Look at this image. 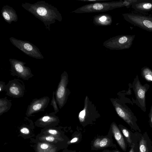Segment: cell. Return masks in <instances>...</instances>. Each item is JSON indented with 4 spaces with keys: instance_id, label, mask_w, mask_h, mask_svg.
Segmentation results:
<instances>
[{
    "instance_id": "cell-1",
    "label": "cell",
    "mask_w": 152,
    "mask_h": 152,
    "mask_svg": "<svg viewBox=\"0 0 152 152\" xmlns=\"http://www.w3.org/2000/svg\"><path fill=\"white\" fill-rule=\"evenodd\" d=\"M22 7L39 19L44 24L45 28L50 31V26L56 20L61 22L62 18L57 8L45 1H41L34 4L22 3Z\"/></svg>"
},
{
    "instance_id": "cell-2",
    "label": "cell",
    "mask_w": 152,
    "mask_h": 152,
    "mask_svg": "<svg viewBox=\"0 0 152 152\" xmlns=\"http://www.w3.org/2000/svg\"><path fill=\"white\" fill-rule=\"evenodd\" d=\"M126 6L124 1L96 2L83 5L72 12L77 13L102 12Z\"/></svg>"
},
{
    "instance_id": "cell-3",
    "label": "cell",
    "mask_w": 152,
    "mask_h": 152,
    "mask_svg": "<svg viewBox=\"0 0 152 152\" xmlns=\"http://www.w3.org/2000/svg\"><path fill=\"white\" fill-rule=\"evenodd\" d=\"M112 102L118 115L136 132L141 133V131L137 125V119L131 111L117 99H113Z\"/></svg>"
},
{
    "instance_id": "cell-4",
    "label": "cell",
    "mask_w": 152,
    "mask_h": 152,
    "mask_svg": "<svg viewBox=\"0 0 152 152\" xmlns=\"http://www.w3.org/2000/svg\"><path fill=\"white\" fill-rule=\"evenodd\" d=\"M135 36L121 35L111 38L103 44L106 48L111 50H121L129 48Z\"/></svg>"
},
{
    "instance_id": "cell-5",
    "label": "cell",
    "mask_w": 152,
    "mask_h": 152,
    "mask_svg": "<svg viewBox=\"0 0 152 152\" xmlns=\"http://www.w3.org/2000/svg\"><path fill=\"white\" fill-rule=\"evenodd\" d=\"M122 15L126 20L134 26L152 32V16L134 13H124Z\"/></svg>"
},
{
    "instance_id": "cell-6",
    "label": "cell",
    "mask_w": 152,
    "mask_h": 152,
    "mask_svg": "<svg viewBox=\"0 0 152 152\" xmlns=\"http://www.w3.org/2000/svg\"><path fill=\"white\" fill-rule=\"evenodd\" d=\"M11 43L23 53L30 57L38 59H43L44 57L36 46L30 42L18 39L13 37L9 38Z\"/></svg>"
},
{
    "instance_id": "cell-7",
    "label": "cell",
    "mask_w": 152,
    "mask_h": 152,
    "mask_svg": "<svg viewBox=\"0 0 152 152\" xmlns=\"http://www.w3.org/2000/svg\"><path fill=\"white\" fill-rule=\"evenodd\" d=\"M69 82L67 73L64 71L61 74L60 81L55 91V98L60 109L62 108L66 103L69 94L67 88Z\"/></svg>"
},
{
    "instance_id": "cell-8",
    "label": "cell",
    "mask_w": 152,
    "mask_h": 152,
    "mask_svg": "<svg viewBox=\"0 0 152 152\" xmlns=\"http://www.w3.org/2000/svg\"><path fill=\"white\" fill-rule=\"evenodd\" d=\"M9 61L11 65L10 74L12 76L28 80L34 76L31 69L25 66L26 63L14 58H10Z\"/></svg>"
},
{
    "instance_id": "cell-9",
    "label": "cell",
    "mask_w": 152,
    "mask_h": 152,
    "mask_svg": "<svg viewBox=\"0 0 152 152\" xmlns=\"http://www.w3.org/2000/svg\"><path fill=\"white\" fill-rule=\"evenodd\" d=\"M25 87L23 82L20 79L15 78L10 80L6 85V95L14 98L22 97L26 92Z\"/></svg>"
},
{
    "instance_id": "cell-10",
    "label": "cell",
    "mask_w": 152,
    "mask_h": 152,
    "mask_svg": "<svg viewBox=\"0 0 152 152\" xmlns=\"http://www.w3.org/2000/svg\"><path fill=\"white\" fill-rule=\"evenodd\" d=\"M113 133L110 129L107 135L99 136L91 142V150H97L109 147H116V145L113 142Z\"/></svg>"
},
{
    "instance_id": "cell-11",
    "label": "cell",
    "mask_w": 152,
    "mask_h": 152,
    "mask_svg": "<svg viewBox=\"0 0 152 152\" xmlns=\"http://www.w3.org/2000/svg\"><path fill=\"white\" fill-rule=\"evenodd\" d=\"M50 99L48 96H44L39 99L32 100L28 106L25 114L27 117L33 116L34 114L44 111L48 106Z\"/></svg>"
},
{
    "instance_id": "cell-12",
    "label": "cell",
    "mask_w": 152,
    "mask_h": 152,
    "mask_svg": "<svg viewBox=\"0 0 152 152\" xmlns=\"http://www.w3.org/2000/svg\"><path fill=\"white\" fill-rule=\"evenodd\" d=\"M133 88L136 99L143 110L145 111V93L147 89L142 86L137 75L133 83Z\"/></svg>"
},
{
    "instance_id": "cell-13",
    "label": "cell",
    "mask_w": 152,
    "mask_h": 152,
    "mask_svg": "<svg viewBox=\"0 0 152 152\" xmlns=\"http://www.w3.org/2000/svg\"><path fill=\"white\" fill-rule=\"evenodd\" d=\"M88 97L85 98L83 109L79 113L78 118L81 124L85 126L88 124H91L94 120L93 119L91 107Z\"/></svg>"
},
{
    "instance_id": "cell-14",
    "label": "cell",
    "mask_w": 152,
    "mask_h": 152,
    "mask_svg": "<svg viewBox=\"0 0 152 152\" xmlns=\"http://www.w3.org/2000/svg\"><path fill=\"white\" fill-rule=\"evenodd\" d=\"M54 112L46 113L35 122V125L40 127H49L57 125L59 122L58 117Z\"/></svg>"
},
{
    "instance_id": "cell-15",
    "label": "cell",
    "mask_w": 152,
    "mask_h": 152,
    "mask_svg": "<svg viewBox=\"0 0 152 152\" xmlns=\"http://www.w3.org/2000/svg\"><path fill=\"white\" fill-rule=\"evenodd\" d=\"M118 126L124 136L129 147L131 148L134 145L139 142V139L142 134L141 133L138 132L134 133L121 124Z\"/></svg>"
},
{
    "instance_id": "cell-16",
    "label": "cell",
    "mask_w": 152,
    "mask_h": 152,
    "mask_svg": "<svg viewBox=\"0 0 152 152\" xmlns=\"http://www.w3.org/2000/svg\"><path fill=\"white\" fill-rule=\"evenodd\" d=\"M110 129L118 145L123 151L126 152L128 145L118 126L113 122L111 124Z\"/></svg>"
},
{
    "instance_id": "cell-17",
    "label": "cell",
    "mask_w": 152,
    "mask_h": 152,
    "mask_svg": "<svg viewBox=\"0 0 152 152\" xmlns=\"http://www.w3.org/2000/svg\"><path fill=\"white\" fill-rule=\"evenodd\" d=\"M1 13L4 20L9 24H11L12 22L17 21L18 15L13 7L7 5H4L2 8Z\"/></svg>"
},
{
    "instance_id": "cell-18",
    "label": "cell",
    "mask_w": 152,
    "mask_h": 152,
    "mask_svg": "<svg viewBox=\"0 0 152 152\" xmlns=\"http://www.w3.org/2000/svg\"><path fill=\"white\" fill-rule=\"evenodd\" d=\"M131 5L134 10L141 13L152 11V0H136Z\"/></svg>"
},
{
    "instance_id": "cell-19",
    "label": "cell",
    "mask_w": 152,
    "mask_h": 152,
    "mask_svg": "<svg viewBox=\"0 0 152 152\" xmlns=\"http://www.w3.org/2000/svg\"><path fill=\"white\" fill-rule=\"evenodd\" d=\"M139 152H152V142L147 132L142 134L139 141Z\"/></svg>"
},
{
    "instance_id": "cell-20",
    "label": "cell",
    "mask_w": 152,
    "mask_h": 152,
    "mask_svg": "<svg viewBox=\"0 0 152 152\" xmlns=\"http://www.w3.org/2000/svg\"><path fill=\"white\" fill-rule=\"evenodd\" d=\"M93 22L96 25L105 26L109 25L112 22L111 16L107 14H100L94 17Z\"/></svg>"
},
{
    "instance_id": "cell-21",
    "label": "cell",
    "mask_w": 152,
    "mask_h": 152,
    "mask_svg": "<svg viewBox=\"0 0 152 152\" xmlns=\"http://www.w3.org/2000/svg\"><path fill=\"white\" fill-rule=\"evenodd\" d=\"M12 106L11 101L7 99V97L0 99V115L7 112Z\"/></svg>"
},
{
    "instance_id": "cell-22",
    "label": "cell",
    "mask_w": 152,
    "mask_h": 152,
    "mask_svg": "<svg viewBox=\"0 0 152 152\" xmlns=\"http://www.w3.org/2000/svg\"><path fill=\"white\" fill-rule=\"evenodd\" d=\"M142 75L147 80L152 82V71L149 68H143L142 70Z\"/></svg>"
},
{
    "instance_id": "cell-23",
    "label": "cell",
    "mask_w": 152,
    "mask_h": 152,
    "mask_svg": "<svg viewBox=\"0 0 152 152\" xmlns=\"http://www.w3.org/2000/svg\"><path fill=\"white\" fill-rule=\"evenodd\" d=\"M82 138V135L79 132L74 133L72 138L68 142L69 144L77 143L79 142Z\"/></svg>"
},
{
    "instance_id": "cell-24",
    "label": "cell",
    "mask_w": 152,
    "mask_h": 152,
    "mask_svg": "<svg viewBox=\"0 0 152 152\" xmlns=\"http://www.w3.org/2000/svg\"><path fill=\"white\" fill-rule=\"evenodd\" d=\"M57 103L55 98V91H53L52 93V97L50 105L52 106L54 110L55 114L59 112V109L57 106Z\"/></svg>"
},
{
    "instance_id": "cell-25",
    "label": "cell",
    "mask_w": 152,
    "mask_h": 152,
    "mask_svg": "<svg viewBox=\"0 0 152 152\" xmlns=\"http://www.w3.org/2000/svg\"><path fill=\"white\" fill-rule=\"evenodd\" d=\"M47 127L45 128L47 131L48 133L51 134V135L55 136L57 135L58 134V131L56 129H51V127Z\"/></svg>"
},
{
    "instance_id": "cell-26",
    "label": "cell",
    "mask_w": 152,
    "mask_h": 152,
    "mask_svg": "<svg viewBox=\"0 0 152 152\" xmlns=\"http://www.w3.org/2000/svg\"><path fill=\"white\" fill-rule=\"evenodd\" d=\"M129 152H139V142L134 145L130 148Z\"/></svg>"
},
{
    "instance_id": "cell-27",
    "label": "cell",
    "mask_w": 152,
    "mask_h": 152,
    "mask_svg": "<svg viewBox=\"0 0 152 152\" xmlns=\"http://www.w3.org/2000/svg\"><path fill=\"white\" fill-rule=\"evenodd\" d=\"M20 131L21 133L25 134H28L30 133L29 129L25 126L22 127L20 130Z\"/></svg>"
},
{
    "instance_id": "cell-28",
    "label": "cell",
    "mask_w": 152,
    "mask_h": 152,
    "mask_svg": "<svg viewBox=\"0 0 152 152\" xmlns=\"http://www.w3.org/2000/svg\"><path fill=\"white\" fill-rule=\"evenodd\" d=\"M44 140L50 142H53L55 140V137L52 135L47 136L45 137Z\"/></svg>"
},
{
    "instance_id": "cell-29",
    "label": "cell",
    "mask_w": 152,
    "mask_h": 152,
    "mask_svg": "<svg viewBox=\"0 0 152 152\" xmlns=\"http://www.w3.org/2000/svg\"><path fill=\"white\" fill-rule=\"evenodd\" d=\"M6 85L5 82L0 81V92L5 91Z\"/></svg>"
},
{
    "instance_id": "cell-30",
    "label": "cell",
    "mask_w": 152,
    "mask_h": 152,
    "mask_svg": "<svg viewBox=\"0 0 152 152\" xmlns=\"http://www.w3.org/2000/svg\"><path fill=\"white\" fill-rule=\"evenodd\" d=\"M149 121L150 126L152 128V105L151 108L150 112L149 114Z\"/></svg>"
},
{
    "instance_id": "cell-31",
    "label": "cell",
    "mask_w": 152,
    "mask_h": 152,
    "mask_svg": "<svg viewBox=\"0 0 152 152\" xmlns=\"http://www.w3.org/2000/svg\"><path fill=\"white\" fill-rule=\"evenodd\" d=\"M40 148L43 150L47 149L49 147V145L46 143H42L40 145Z\"/></svg>"
},
{
    "instance_id": "cell-32",
    "label": "cell",
    "mask_w": 152,
    "mask_h": 152,
    "mask_svg": "<svg viewBox=\"0 0 152 152\" xmlns=\"http://www.w3.org/2000/svg\"><path fill=\"white\" fill-rule=\"evenodd\" d=\"M79 1H88L90 2H92L96 3V2L105 1H106V0H79Z\"/></svg>"
},
{
    "instance_id": "cell-33",
    "label": "cell",
    "mask_w": 152,
    "mask_h": 152,
    "mask_svg": "<svg viewBox=\"0 0 152 152\" xmlns=\"http://www.w3.org/2000/svg\"><path fill=\"white\" fill-rule=\"evenodd\" d=\"M111 152H121L118 149H115L111 151Z\"/></svg>"
},
{
    "instance_id": "cell-34",
    "label": "cell",
    "mask_w": 152,
    "mask_h": 152,
    "mask_svg": "<svg viewBox=\"0 0 152 152\" xmlns=\"http://www.w3.org/2000/svg\"><path fill=\"white\" fill-rule=\"evenodd\" d=\"M102 152H111V151L108 149H105Z\"/></svg>"
},
{
    "instance_id": "cell-35",
    "label": "cell",
    "mask_w": 152,
    "mask_h": 152,
    "mask_svg": "<svg viewBox=\"0 0 152 152\" xmlns=\"http://www.w3.org/2000/svg\"><path fill=\"white\" fill-rule=\"evenodd\" d=\"M66 152H76V151L75 150H74V151L67 150Z\"/></svg>"
}]
</instances>
